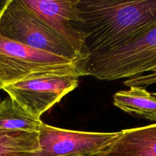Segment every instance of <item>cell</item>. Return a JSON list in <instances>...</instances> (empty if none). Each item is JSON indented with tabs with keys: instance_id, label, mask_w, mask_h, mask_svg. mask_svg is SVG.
Here are the masks:
<instances>
[{
	"instance_id": "cell-1",
	"label": "cell",
	"mask_w": 156,
	"mask_h": 156,
	"mask_svg": "<svg viewBox=\"0 0 156 156\" xmlns=\"http://www.w3.org/2000/svg\"><path fill=\"white\" fill-rule=\"evenodd\" d=\"M89 57L126 45L156 25V0H80Z\"/></svg>"
},
{
	"instance_id": "cell-2",
	"label": "cell",
	"mask_w": 156,
	"mask_h": 156,
	"mask_svg": "<svg viewBox=\"0 0 156 156\" xmlns=\"http://www.w3.org/2000/svg\"><path fill=\"white\" fill-rule=\"evenodd\" d=\"M88 76L85 62L73 61L0 35V90L15 82L46 77Z\"/></svg>"
},
{
	"instance_id": "cell-3",
	"label": "cell",
	"mask_w": 156,
	"mask_h": 156,
	"mask_svg": "<svg viewBox=\"0 0 156 156\" xmlns=\"http://www.w3.org/2000/svg\"><path fill=\"white\" fill-rule=\"evenodd\" d=\"M0 35L41 51L84 62L77 52L28 9L22 0L2 2L0 7Z\"/></svg>"
},
{
	"instance_id": "cell-4",
	"label": "cell",
	"mask_w": 156,
	"mask_h": 156,
	"mask_svg": "<svg viewBox=\"0 0 156 156\" xmlns=\"http://www.w3.org/2000/svg\"><path fill=\"white\" fill-rule=\"evenodd\" d=\"M156 67V25L113 51L90 56L85 63L88 76L114 81L146 74Z\"/></svg>"
},
{
	"instance_id": "cell-5",
	"label": "cell",
	"mask_w": 156,
	"mask_h": 156,
	"mask_svg": "<svg viewBox=\"0 0 156 156\" xmlns=\"http://www.w3.org/2000/svg\"><path fill=\"white\" fill-rule=\"evenodd\" d=\"M120 133L69 130L43 122L39 132L40 150L32 156H96Z\"/></svg>"
},
{
	"instance_id": "cell-6",
	"label": "cell",
	"mask_w": 156,
	"mask_h": 156,
	"mask_svg": "<svg viewBox=\"0 0 156 156\" xmlns=\"http://www.w3.org/2000/svg\"><path fill=\"white\" fill-rule=\"evenodd\" d=\"M78 85V78L46 77L20 81L3 91L30 115L41 119L43 114Z\"/></svg>"
},
{
	"instance_id": "cell-7",
	"label": "cell",
	"mask_w": 156,
	"mask_h": 156,
	"mask_svg": "<svg viewBox=\"0 0 156 156\" xmlns=\"http://www.w3.org/2000/svg\"><path fill=\"white\" fill-rule=\"evenodd\" d=\"M54 33L70 44L86 62L89 53L85 33L80 27V0H22Z\"/></svg>"
},
{
	"instance_id": "cell-8",
	"label": "cell",
	"mask_w": 156,
	"mask_h": 156,
	"mask_svg": "<svg viewBox=\"0 0 156 156\" xmlns=\"http://www.w3.org/2000/svg\"><path fill=\"white\" fill-rule=\"evenodd\" d=\"M120 133L106 150L96 156H156V123Z\"/></svg>"
},
{
	"instance_id": "cell-9",
	"label": "cell",
	"mask_w": 156,
	"mask_h": 156,
	"mask_svg": "<svg viewBox=\"0 0 156 156\" xmlns=\"http://www.w3.org/2000/svg\"><path fill=\"white\" fill-rule=\"evenodd\" d=\"M113 105L127 114L156 121V92H149L144 87L117 91L113 96Z\"/></svg>"
},
{
	"instance_id": "cell-10",
	"label": "cell",
	"mask_w": 156,
	"mask_h": 156,
	"mask_svg": "<svg viewBox=\"0 0 156 156\" xmlns=\"http://www.w3.org/2000/svg\"><path fill=\"white\" fill-rule=\"evenodd\" d=\"M43 122L26 112L10 98L0 100V129L11 132L39 133Z\"/></svg>"
},
{
	"instance_id": "cell-11",
	"label": "cell",
	"mask_w": 156,
	"mask_h": 156,
	"mask_svg": "<svg viewBox=\"0 0 156 156\" xmlns=\"http://www.w3.org/2000/svg\"><path fill=\"white\" fill-rule=\"evenodd\" d=\"M39 150V133L0 129V156H32Z\"/></svg>"
},
{
	"instance_id": "cell-12",
	"label": "cell",
	"mask_w": 156,
	"mask_h": 156,
	"mask_svg": "<svg viewBox=\"0 0 156 156\" xmlns=\"http://www.w3.org/2000/svg\"><path fill=\"white\" fill-rule=\"evenodd\" d=\"M154 84H156V67L146 74L130 78L124 82V85L128 88L133 86L145 88Z\"/></svg>"
}]
</instances>
